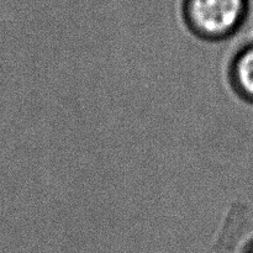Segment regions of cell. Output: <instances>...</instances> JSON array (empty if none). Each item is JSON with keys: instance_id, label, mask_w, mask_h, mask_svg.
I'll return each instance as SVG.
<instances>
[{"instance_id": "7a4b0ae2", "label": "cell", "mask_w": 253, "mask_h": 253, "mask_svg": "<svg viewBox=\"0 0 253 253\" xmlns=\"http://www.w3.org/2000/svg\"><path fill=\"white\" fill-rule=\"evenodd\" d=\"M227 78L234 93L253 105V42L237 49L230 61Z\"/></svg>"}, {"instance_id": "3957f363", "label": "cell", "mask_w": 253, "mask_h": 253, "mask_svg": "<svg viewBox=\"0 0 253 253\" xmlns=\"http://www.w3.org/2000/svg\"><path fill=\"white\" fill-rule=\"evenodd\" d=\"M244 253H253V240L251 242H250L249 245L246 246V249H245Z\"/></svg>"}, {"instance_id": "6da1fadb", "label": "cell", "mask_w": 253, "mask_h": 253, "mask_svg": "<svg viewBox=\"0 0 253 253\" xmlns=\"http://www.w3.org/2000/svg\"><path fill=\"white\" fill-rule=\"evenodd\" d=\"M250 0H185L184 21L193 37L204 43L229 41L245 27Z\"/></svg>"}]
</instances>
